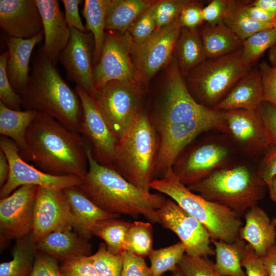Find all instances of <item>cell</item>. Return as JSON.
Returning <instances> with one entry per match:
<instances>
[{"mask_svg": "<svg viewBox=\"0 0 276 276\" xmlns=\"http://www.w3.org/2000/svg\"><path fill=\"white\" fill-rule=\"evenodd\" d=\"M200 32L206 59L219 58L242 49L241 41L223 22L206 24Z\"/></svg>", "mask_w": 276, "mask_h": 276, "instance_id": "4316f807", "label": "cell"}, {"mask_svg": "<svg viewBox=\"0 0 276 276\" xmlns=\"http://www.w3.org/2000/svg\"><path fill=\"white\" fill-rule=\"evenodd\" d=\"M43 38L42 31L29 39L9 37L7 39L6 43L9 53L7 73L13 88L19 95L29 79V63L33 50Z\"/></svg>", "mask_w": 276, "mask_h": 276, "instance_id": "603a6c76", "label": "cell"}, {"mask_svg": "<svg viewBox=\"0 0 276 276\" xmlns=\"http://www.w3.org/2000/svg\"><path fill=\"white\" fill-rule=\"evenodd\" d=\"M181 27L178 18L172 23L155 30L145 41L132 42L131 55L135 74L143 82L148 81L170 60L175 49Z\"/></svg>", "mask_w": 276, "mask_h": 276, "instance_id": "5bb4252c", "label": "cell"}, {"mask_svg": "<svg viewBox=\"0 0 276 276\" xmlns=\"http://www.w3.org/2000/svg\"><path fill=\"white\" fill-rule=\"evenodd\" d=\"M58 261L52 256L37 251L29 276H63Z\"/></svg>", "mask_w": 276, "mask_h": 276, "instance_id": "c3c4849f", "label": "cell"}, {"mask_svg": "<svg viewBox=\"0 0 276 276\" xmlns=\"http://www.w3.org/2000/svg\"><path fill=\"white\" fill-rule=\"evenodd\" d=\"M150 188L169 196L201 222L211 239L231 243L239 238L243 226L241 218L231 209L191 191L178 180L172 168L162 177L154 179Z\"/></svg>", "mask_w": 276, "mask_h": 276, "instance_id": "8992f818", "label": "cell"}, {"mask_svg": "<svg viewBox=\"0 0 276 276\" xmlns=\"http://www.w3.org/2000/svg\"><path fill=\"white\" fill-rule=\"evenodd\" d=\"M121 254V276H152L150 267L148 266L144 258L126 250Z\"/></svg>", "mask_w": 276, "mask_h": 276, "instance_id": "7dc6e473", "label": "cell"}, {"mask_svg": "<svg viewBox=\"0 0 276 276\" xmlns=\"http://www.w3.org/2000/svg\"><path fill=\"white\" fill-rule=\"evenodd\" d=\"M176 59L182 74H187L205 59L204 49L197 28H181L176 42Z\"/></svg>", "mask_w": 276, "mask_h": 276, "instance_id": "4dcf8cb0", "label": "cell"}, {"mask_svg": "<svg viewBox=\"0 0 276 276\" xmlns=\"http://www.w3.org/2000/svg\"><path fill=\"white\" fill-rule=\"evenodd\" d=\"M172 273V274L173 276H185L178 266L176 269V270Z\"/></svg>", "mask_w": 276, "mask_h": 276, "instance_id": "6125c7cd", "label": "cell"}, {"mask_svg": "<svg viewBox=\"0 0 276 276\" xmlns=\"http://www.w3.org/2000/svg\"><path fill=\"white\" fill-rule=\"evenodd\" d=\"M88 170L79 188L103 210L133 218L143 216L159 223L158 210L166 199L160 193L146 192L127 180L113 165L99 163L87 145Z\"/></svg>", "mask_w": 276, "mask_h": 276, "instance_id": "7a4b0ae2", "label": "cell"}, {"mask_svg": "<svg viewBox=\"0 0 276 276\" xmlns=\"http://www.w3.org/2000/svg\"><path fill=\"white\" fill-rule=\"evenodd\" d=\"M261 76L264 101L276 106V68L262 61L258 65Z\"/></svg>", "mask_w": 276, "mask_h": 276, "instance_id": "f6af8a7d", "label": "cell"}, {"mask_svg": "<svg viewBox=\"0 0 276 276\" xmlns=\"http://www.w3.org/2000/svg\"><path fill=\"white\" fill-rule=\"evenodd\" d=\"M264 101L258 68H251L214 107L222 111L246 109L256 111Z\"/></svg>", "mask_w": 276, "mask_h": 276, "instance_id": "484cf974", "label": "cell"}, {"mask_svg": "<svg viewBox=\"0 0 276 276\" xmlns=\"http://www.w3.org/2000/svg\"><path fill=\"white\" fill-rule=\"evenodd\" d=\"M37 112L33 110H13L0 101V133L17 145L23 159L27 153L26 132Z\"/></svg>", "mask_w": 276, "mask_h": 276, "instance_id": "83f0119b", "label": "cell"}, {"mask_svg": "<svg viewBox=\"0 0 276 276\" xmlns=\"http://www.w3.org/2000/svg\"><path fill=\"white\" fill-rule=\"evenodd\" d=\"M80 0H62L66 23L70 28H75L81 32H85L86 29L82 23L79 11Z\"/></svg>", "mask_w": 276, "mask_h": 276, "instance_id": "db71d44e", "label": "cell"}, {"mask_svg": "<svg viewBox=\"0 0 276 276\" xmlns=\"http://www.w3.org/2000/svg\"><path fill=\"white\" fill-rule=\"evenodd\" d=\"M264 153L256 171L260 178L267 185L270 193L272 180L276 176V144H270Z\"/></svg>", "mask_w": 276, "mask_h": 276, "instance_id": "bcb514c9", "label": "cell"}, {"mask_svg": "<svg viewBox=\"0 0 276 276\" xmlns=\"http://www.w3.org/2000/svg\"><path fill=\"white\" fill-rule=\"evenodd\" d=\"M227 132L245 151L264 153L271 144L269 134L257 111L246 109L225 111Z\"/></svg>", "mask_w": 276, "mask_h": 276, "instance_id": "d6986e66", "label": "cell"}, {"mask_svg": "<svg viewBox=\"0 0 276 276\" xmlns=\"http://www.w3.org/2000/svg\"><path fill=\"white\" fill-rule=\"evenodd\" d=\"M256 111L269 134L271 143L276 144V106L263 101Z\"/></svg>", "mask_w": 276, "mask_h": 276, "instance_id": "816d5d0a", "label": "cell"}, {"mask_svg": "<svg viewBox=\"0 0 276 276\" xmlns=\"http://www.w3.org/2000/svg\"><path fill=\"white\" fill-rule=\"evenodd\" d=\"M71 37L60 53L58 61L65 69L67 79L84 89L91 97L96 91L92 63L94 51L93 36L87 32L70 28Z\"/></svg>", "mask_w": 276, "mask_h": 276, "instance_id": "ac0fdd59", "label": "cell"}, {"mask_svg": "<svg viewBox=\"0 0 276 276\" xmlns=\"http://www.w3.org/2000/svg\"><path fill=\"white\" fill-rule=\"evenodd\" d=\"M141 90L135 82L112 81L92 97L119 140L140 112Z\"/></svg>", "mask_w": 276, "mask_h": 276, "instance_id": "9c48e42d", "label": "cell"}, {"mask_svg": "<svg viewBox=\"0 0 276 276\" xmlns=\"http://www.w3.org/2000/svg\"><path fill=\"white\" fill-rule=\"evenodd\" d=\"M245 9L246 13L251 19L260 23L273 25L276 17L273 14L253 6L249 1H246Z\"/></svg>", "mask_w": 276, "mask_h": 276, "instance_id": "11a10c76", "label": "cell"}, {"mask_svg": "<svg viewBox=\"0 0 276 276\" xmlns=\"http://www.w3.org/2000/svg\"><path fill=\"white\" fill-rule=\"evenodd\" d=\"M38 187L33 185H24L1 199L0 232L2 244L12 239L23 238L32 233Z\"/></svg>", "mask_w": 276, "mask_h": 276, "instance_id": "9a60e30c", "label": "cell"}, {"mask_svg": "<svg viewBox=\"0 0 276 276\" xmlns=\"http://www.w3.org/2000/svg\"><path fill=\"white\" fill-rule=\"evenodd\" d=\"M273 27L276 30V17L273 23Z\"/></svg>", "mask_w": 276, "mask_h": 276, "instance_id": "be15d7a7", "label": "cell"}, {"mask_svg": "<svg viewBox=\"0 0 276 276\" xmlns=\"http://www.w3.org/2000/svg\"><path fill=\"white\" fill-rule=\"evenodd\" d=\"M246 1L227 0L223 22L243 42L253 34L273 27L251 19L245 9Z\"/></svg>", "mask_w": 276, "mask_h": 276, "instance_id": "836d02e7", "label": "cell"}, {"mask_svg": "<svg viewBox=\"0 0 276 276\" xmlns=\"http://www.w3.org/2000/svg\"><path fill=\"white\" fill-rule=\"evenodd\" d=\"M24 159L39 170L56 176L74 175L82 179L88 170L87 144L79 133L50 115L38 111L26 134Z\"/></svg>", "mask_w": 276, "mask_h": 276, "instance_id": "6da1fadb", "label": "cell"}, {"mask_svg": "<svg viewBox=\"0 0 276 276\" xmlns=\"http://www.w3.org/2000/svg\"><path fill=\"white\" fill-rule=\"evenodd\" d=\"M75 90L80 98L82 108L80 134L90 148L96 161L104 165H113L118 139L93 98L79 86H76Z\"/></svg>", "mask_w": 276, "mask_h": 276, "instance_id": "4fadbf2b", "label": "cell"}, {"mask_svg": "<svg viewBox=\"0 0 276 276\" xmlns=\"http://www.w3.org/2000/svg\"><path fill=\"white\" fill-rule=\"evenodd\" d=\"M251 68L242 62L241 49L219 58L206 59L187 75L200 104L214 108Z\"/></svg>", "mask_w": 276, "mask_h": 276, "instance_id": "ba28073f", "label": "cell"}, {"mask_svg": "<svg viewBox=\"0 0 276 276\" xmlns=\"http://www.w3.org/2000/svg\"><path fill=\"white\" fill-rule=\"evenodd\" d=\"M201 4L196 1H190L182 10L178 17V22L181 28L191 30L197 28L203 21Z\"/></svg>", "mask_w": 276, "mask_h": 276, "instance_id": "681fc988", "label": "cell"}, {"mask_svg": "<svg viewBox=\"0 0 276 276\" xmlns=\"http://www.w3.org/2000/svg\"><path fill=\"white\" fill-rule=\"evenodd\" d=\"M153 227L150 222H131L127 232L124 249L145 258L153 250Z\"/></svg>", "mask_w": 276, "mask_h": 276, "instance_id": "d590c367", "label": "cell"}, {"mask_svg": "<svg viewBox=\"0 0 276 276\" xmlns=\"http://www.w3.org/2000/svg\"><path fill=\"white\" fill-rule=\"evenodd\" d=\"M75 221L63 190L38 187L32 234L36 243L56 231L72 228Z\"/></svg>", "mask_w": 276, "mask_h": 276, "instance_id": "e0dca14e", "label": "cell"}, {"mask_svg": "<svg viewBox=\"0 0 276 276\" xmlns=\"http://www.w3.org/2000/svg\"><path fill=\"white\" fill-rule=\"evenodd\" d=\"M251 4L276 15V0H256Z\"/></svg>", "mask_w": 276, "mask_h": 276, "instance_id": "680465c9", "label": "cell"}, {"mask_svg": "<svg viewBox=\"0 0 276 276\" xmlns=\"http://www.w3.org/2000/svg\"><path fill=\"white\" fill-rule=\"evenodd\" d=\"M36 248L62 262L75 257L90 256L91 245L89 239L69 228L48 234L36 243Z\"/></svg>", "mask_w": 276, "mask_h": 276, "instance_id": "d4e9b609", "label": "cell"}, {"mask_svg": "<svg viewBox=\"0 0 276 276\" xmlns=\"http://www.w3.org/2000/svg\"><path fill=\"white\" fill-rule=\"evenodd\" d=\"M74 217V229L83 237L89 239L95 227L100 223L120 215L108 213L96 205L79 188L63 190Z\"/></svg>", "mask_w": 276, "mask_h": 276, "instance_id": "7402d4cb", "label": "cell"}, {"mask_svg": "<svg viewBox=\"0 0 276 276\" xmlns=\"http://www.w3.org/2000/svg\"><path fill=\"white\" fill-rule=\"evenodd\" d=\"M204 198L225 206L241 218L264 198L267 185L245 165L222 167L187 187Z\"/></svg>", "mask_w": 276, "mask_h": 276, "instance_id": "5b68a950", "label": "cell"}, {"mask_svg": "<svg viewBox=\"0 0 276 276\" xmlns=\"http://www.w3.org/2000/svg\"><path fill=\"white\" fill-rule=\"evenodd\" d=\"M110 0H85L82 15L86 29L90 31L94 39L93 62L97 64L102 53L105 36L106 16Z\"/></svg>", "mask_w": 276, "mask_h": 276, "instance_id": "d6a6232c", "label": "cell"}, {"mask_svg": "<svg viewBox=\"0 0 276 276\" xmlns=\"http://www.w3.org/2000/svg\"><path fill=\"white\" fill-rule=\"evenodd\" d=\"M155 1L110 0L107 10L105 29L124 34L135 20Z\"/></svg>", "mask_w": 276, "mask_h": 276, "instance_id": "f1b7e54d", "label": "cell"}, {"mask_svg": "<svg viewBox=\"0 0 276 276\" xmlns=\"http://www.w3.org/2000/svg\"><path fill=\"white\" fill-rule=\"evenodd\" d=\"M227 0H213L202 8L203 21L214 26L223 22L226 10Z\"/></svg>", "mask_w": 276, "mask_h": 276, "instance_id": "f5cc1de1", "label": "cell"}, {"mask_svg": "<svg viewBox=\"0 0 276 276\" xmlns=\"http://www.w3.org/2000/svg\"><path fill=\"white\" fill-rule=\"evenodd\" d=\"M245 223L239 231V238L250 244L260 257L265 256L268 249L276 245V229L267 213L256 205L244 215Z\"/></svg>", "mask_w": 276, "mask_h": 276, "instance_id": "cb8c5ba5", "label": "cell"}, {"mask_svg": "<svg viewBox=\"0 0 276 276\" xmlns=\"http://www.w3.org/2000/svg\"><path fill=\"white\" fill-rule=\"evenodd\" d=\"M155 3L145 10L135 20L128 30L127 32L131 36L133 42L136 43L143 42L156 30L154 13Z\"/></svg>", "mask_w": 276, "mask_h": 276, "instance_id": "b9f144b4", "label": "cell"}, {"mask_svg": "<svg viewBox=\"0 0 276 276\" xmlns=\"http://www.w3.org/2000/svg\"><path fill=\"white\" fill-rule=\"evenodd\" d=\"M8 57V51L0 55V101L10 109L20 110V95L13 88L7 73V63Z\"/></svg>", "mask_w": 276, "mask_h": 276, "instance_id": "60d3db41", "label": "cell"}, {"mask_svg": "<svg viewBox=\"0 0 276 276\" xmlns=\"http://www.w3.org/2000/svg\"><path fill=\"white\" fill-rule=\"evenodd\" d=\"M12 259L0 264V276H29L37 251L32 233L16 240Z\"/></svg>", "mask_w": 276, "mask_h": 276, "instance_id": "1f68e13d", "label": "cell"}, {"mask_svg": "<svg viewBox=\"0 0 276 276\" xmlns=\"http://www.w3.org/2000/svg\"><path fill=\"white\" fill-rule=\"evenodd\" d=\"M40 13L44 42L41 52L56 65L71 37L70 28L57 0H35Z\"/></svg>", "mask_w": 276, "mask_h": 276, "instance_id": "44dd1931", "label": "cell"}, {"mask_svg": "<svg viewBox=\"0 0 276 276\" xmlns=\"http://www.w3.org/2000/svg\"><path fill=\"white\" fill-rule=\"evenodd\" d=\"M230 156L227 146L218 142H206L179 156L172 169L178 180L189 187L224 167Z\"/></svg>", "mask_w": 276, "mask_h": 276, "instance_id": "2e32d148", "label": "cell"}, {"mask_svg": "<svg viewBox=\"0 0 276 276\" xmlns=\"http://www.w3.org/2000/svg\"><path fill=\"white\" fill-rule=\"evenodd\" d=\"M159 223L175 233L185 247L186 254L192 257L215 255L206 227L174 200L166 199L158 210Z\"/></svg>", "mask_w": 276, "mask_h": 276, "instance_id": "7c38bea8", "label": "cell"}, {"mask_svg": "<svg viewBox=\"0 0 276 276\" xmlns=\"http://www.w3.org/2000/svg\"><path fill=\"white\" fill-rule=\"evenodd\" d=\"M60 270L63 276H100L89 256L72 258L61 262Z\"/></svg>", "mask_w": 276, "mask_h": 276, "instance_id": "ee69618b", "label": "cell"}, {"mask_svg": "<svg viewBox=\"0 0 276 276\" xmlns=\"http://www.w3.org/2000/svg\"><path fill=\"white\" fill-rule=\"evenodd\" d=\"M268 58L269 64L276 68V43L269 49Z\"/></svg>", "mask_w": 276, "mask_h": 276, "instance_id": "94428289", "label": "cell"}, {"mask_svg": "<svg viewBox=\"0 0 276 276\" xmlns=\"http://www.w3.org/2000/svg\"><path fill=\"white\" fill-rule=\"evenodd\" d=\"M162 276H173L172 274L171 275H163Z\"/></svg>", "mask_w": 276, "mask_h": 276, "instance_id": "e7e4bbea", "label": "cell"}, {"mask_svg": "<svg viewBox=\"0 0 276 276\" xmlns=\"http://www.w3.org/2000/svg\"><path fill=\"white\" fill-rule=\"evenodd\" d=\"M0 26L9 37L22 39L43 31L35 0H0Z\"/></svg>", "mask_w": 276, "mask_h": 276, "instance_id": "ffe728a7", "label": "cell"}, {"mask_svg": "<svg viewBox=\"0 0 276 276\" xmlns=\"http://www.w3.org/2000/svg\"><path fill=\"white\" fill-rule=\"evenodd\" d=\"M268 276H276V245L271 246L266 255L262 257Z\"/></svg>", "mask_w": 276, "mask_h": 276, "instance_id": "9f6ffc18", "label": "cell"}, {"mask_svg": "<svg viewBox=\"0 0 276 276\" xmlns=\"http://www.w3.org/2000/svg\"><path fill=\"white\" fill-rule=\"evenodd\" d=\"M20 95L21 106L25 110L44 112L80 134L82 108L80 98L41 51Z\"/></svg>", "mask_w": 276, "mask_h": 276, "instance_id": "3957f363", "label": "cell"}, {"mask_svg": "<svg viewBox=\"0 0 276 276\" xmlns=\"http://www.w3.org/2000/svg\"><path fill=\"white\" fill-rule=\"evenodd\" d=\"M213 263L208 258L192 257L185 253L178 266L185 276H224L214 270Z\"/></svg>", "mask_w": 276, "mask_h": 276, "instance_id": "7bdbcfd3", "label": "cell"}, {"mask_svg": "<svg viewBox=\"0 0 276 276\" xmlns=\"http://www.w3.org/2000/svg\"><path fill=\"white\" fill-rule=\"evenodd\" d=\"M188 0H162L156 1L154 7L156 30L170 25L178 18Z\"/></svg>", "mask_w": 276, "mask_h": 276, "instance_id": "ab89813d", "label": "cell"}, {"mask_svg": "<svg viewBox=\"0 0 276 276\" xmlns=\"http://www.w3.org/2000/svg\"><path fill=\"white\" fill-rule=\"evenodd\" d=\"M211 242L215 246L213 268L217 273L224 276H247L241 265L247 245L245 241L239 238L228 243L211 239Z\"/></svg>", "mask_w": 276, "mask_h": 276, "instance_id": "f546056e", "label": "cell"}, {"mask_svg": "<svg viewBox=\"0 0 276 276\" xmlns=\"http://www.w3.org/2000/svg\"><path fill=\"white\" fill-rule=\"evenodd\" d=\"M241 265L245 268L247 276H268L262 258L257 255L253 248L247 243Z\"/></svg>", "mask_w": 276, "mask_h": 276, "instance_id": "f907efd6", "label": "cell"}, {"mask_svg": "<svg viewBox=\"0 0 276 276\" xmlns=\"http://www.w3.org/2000/svg\"><path fill=\"white\" fill-rule=\"evenodd\" d=\"M10 167L8 159L5 153L0 150V186L1 188L7 181L9 174Z\"/></svg>", "mask_w": 276, "mask_h": 276, "instance_id": "6f0895ef", "label": "cell"}, {"mask_svg": "<svg viewBox=\"0 0 276 276\" xmlns=\"http://www.w3.org/2000/svg\"><path fill=\"white\" fill-rule=\"evenodd\" d=\"M131 223L119 218L109 219L96 225L92 235L103 240L109 252L121 254L125 251V237Z\"/></svg>", "mask_w": 276, "mask_h": 276, "instance_id": "e575fe53", "label": "cell"}, {"mask_svg": "<svg viewBox=\"0 0 276 276\" xmlns=\"http://www.w3.org/2000/svg\"><path fill=\"white\" fill-rule=\"evenodd\" d=\"M158 150V138L154 123L141 110L118 140L113 166L132 185L150 192Z\"/></svg>", "mask_w": 276, "mask_h": 276, "instance_id": "277c9868", "label": "cell"}, {"mask_svg": "<svg viewBox=\"0 0 276 276\" xmlns=\"http://www.w3.org/2000/svg\"><path fill=\"white\" fill-rule=\"evenodd\" d=\"M269 196L270 199L276 204V176H275L271 182V190L269 193ZM272 223L276 227V218H273L271 220Z\"/></svg>", "mask_w": 276, "mask_h": 276, "instance_id": "91938a15", "label": "cell"}, {"mask_svg": "<svg viewBox=\"0 0 276 276\" xmlns=\"http://www.w3.org/2000/svg\"><path fill=\"white\" fill-rule=\"evenodd\" d=\"M171 63L154 125L158 136L163 139L175 137L188 131L200 119L216 111L199 103L192 96L176 57Z\"/></svg>", "mask_w": 276, "mask_h": 276, "instance_id": "52a82bcc", "label": "cell"}, {"mask_svg": "<svg viewBox=\"0 0 276 276\" xmlns=\"http://www.w3.org/2000/svg\"><path fill=\"white\" fill-rule=\"evenodd\" d=\"M185 253V247L180 241L167 247L153 249L148 257L152 276H162L166 272H173Z\"/></svg>", "mask_w": 276, "mask_h": 276, "instance_id": "8d00e7d4", "label": "cell"}, {"mask_svg": "<svg viewBox=\"0 0 276 276\" xmlns=\"http://www.w3.org/2000/svg\"><path fill=\"white\" fill-rule=\"evenodd\" d=\"M0 150L6 155L10 167L8 178L1 188V199L9 196L20 186L26 185L63 190L79 187L82 183V179L77 176L53 175L28 164L21 157L17 145L7 137L1 136Z\"/></svg>", "mask_w": 276, "mask_h": 276, "instance_id": "30bf717a", "label": "cell"}, {"mask_svg": "<svg viewBox=\"0 0 276 276\" xmlns=\"http://www.w3.org/2000/svg\"><path fill=\"white\" fill-rule=\"evenodd\" d=\"M132 42L128 32L106 31L100 60L93 69L96 89L112 81H134L135 71L130 55Z\"/></svg>", "mask_w": 276, "mask_h": 276, "instance_id": "8fae6325", "label": "cell"}, {"mask_svg": "<svg viewBox=\"0 0 276 276\" xmlns=\"http://www.w3.org/2000/svg\"><path fill=\"white\" fill-rule=\"evenodd\" d=\"M276 43V30L270 28L260 30L243 42L241 59L246 65L252 64L267 50Z\"/></svg>", "mask_w": 276, "mask_h": 276, "instance_id": "74e56055", "label": "cell"}, {"mask_svg": "<svg viewBox=\"0 0 276 276\" xmlns=\"http://www.w3.org/2000/svg\"><path fill=\"white\" fill-rule=\"evenodd\" d=\"M89 257L100 276H121L122 254L115 255L109 252L104 242H101L98 250Z\"/></svg>", "mask_w": 276, "mask_h": 276, "instance_id": "f35d334b", "label": "cell"}]
</instances>
